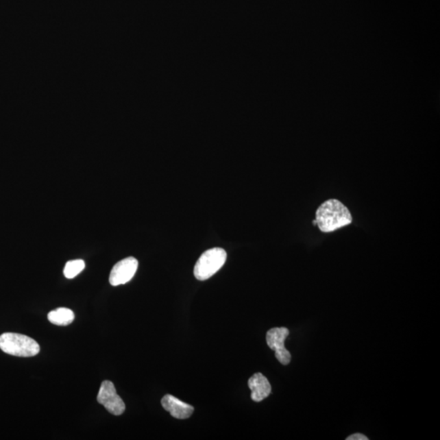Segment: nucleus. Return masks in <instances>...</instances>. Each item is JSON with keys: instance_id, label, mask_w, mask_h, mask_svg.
Returning <instances> with one entry per match:
<instances>
[{"instance_id": "f257e3e1", "label": "nucleus", "mask_w": 440, "mask_h": 440, "mask_svg": "<svg viewBox=\"0 0 440 440\" xmlns=\"http://www.w3.org/2000/svg\"><path fill=\"white\" fill-rule=\"evenodd\" d=\"M316 221L319 230L323 232H330L351 224L352 217L347 207L342 202L330 199L319 206Z\"/></svg>"}, {"instance_id": "f03ea898", "label": "nucleus", "mask_w": 440, "mask_h": 440, "mask_svg": "<svg viewBox=\"0 0 440 440\" xmlns=\"http://www.w3.org/2000/svg\"><path fill=\"white\" fill-rule=\"evenodd\" d=\"M0 349L8 355L32 357L40 351L36 340L21 334L4 333L0 335Z\"/></svg>"}, {"instance_id": "7ed1b4c3", "label": "nucleus", "mask_w": 440, "mask_h": 440, "mask_svg": "<svg viewBox=\"0 0 440 440\" xmlns=\"http://www.w3.org/2000/svg\"><path fill=\"white\" fill-rule=\"evenodd\" d=\"M227 253L222 248L206 250L194 267V276L198 280H206L217 273L225 264Z\"/></svg>"}, {"instance_id": "20e7f679", "label": "nucleus", "mask_w": 440, "mask_h": 440, "mask_svg": "<svg viewBox=\"0 0 440 440\" xmlns=\"http://www.w3.org/2000/svg\"><path fill=\"white\" fill-rule=\"evenodd\" d=\"M290 334L286 327L273 328L267 331L266 341L267 346L275 352V356L280 364L287 365L291 363V355L284 347V341Z\"/></svg>"}, {"instance_id": "39448f33", "label": "nucleus", "mask_w": 440, "mask_h": 440, "mask_svg": "<svg viewBox=\"0 0 440 440\" xmlns=\"http://www.w3.org/2000/svg\"><path fill=\"white\" fill-rule=\"evenodd\" d=\"M97 401L113 415H122L126 411V405L116 391L114 383L110 381L106 380L101 383Z\"/></svg>"}, {"instance_id": "423d86ee", "label": "nucleus", "mask_w": 440, "mask_h": 440, "mask_svg": "<svg viewBox=\"0 0 440 440\" xmlns=\"http://www.w3.org/2000/svg\"><path fill=\"white\" fill-rule=\"evenodd\" d=\"M136 258L128 257L119 261L112 269L110 276L111 286H118L126 284L133 278L138 269Z\"/></svg>"}, {"instance_id": "0eeeda50", "label": "nucleus", "mask_w": 440, "mask_h": 440, "mask_svg": "<svg viewBox=\"0 0 440 440\" xmlns=\"http://www.w3.org/2000/svg\"><path fill=\"white\" fill-rule=\"evenodd\" d=\"M164 409L177 419H187L192 416L194 408L171 395H166L161 400Z\"/></svg>"}, {"instance_id": "6e6552de", "label": "nucleus", "mask_w": 440, "mask_h": 440, "mask_svg": "<svg viewBox=\"0 0 440 440\" xmlns=\"http://www.w3.org/2000/svg\"><path fill=\"white\" fill-rule=\"evenodd\" d=\"M248 386L252 390V399L254 402H261L267 398L271 392V384L264 374H254L249 379Z\"/></svg>"}, {"instance_id": "1a4fd4ad", "label": "nucleus", "mask_w": 440, "mask_h": 440, "mask_svg": "<svg viewBox=\"0 0 440 440\" xmlns=\"http://www.w3.org/2000/svg\"><path fill=\"white\" fill-rule=\"evenodd\" d=\"M49 321L53 325L59 326H66L75 320V313L73 310L66 308H60L51 310L47 315Z\"/></svg>"}, {"instance_id": "9d476101", "label": "nucleus", "mask_w": 440, "mask_h": 440, "mask_svg": "<svg viewBox=\"0 0 440 440\" xmlns=\"http://www.w3.org/2000/svg\"><path fill=\"white\" fill-rule=\"evenodd\" d=\"M85 269V262L82 260H71L66 262L64 269V275L68 279L77 277Z\"/></svg>"}, {"instance_id": "9b49d317", "label": "nucleus", "mask_w": 440, "mask_h": 440, "mask_svg": "<svg viewBox=\"0 0 440 440\" xmlns=\"http://www.w3.org/2000/svg\"><path fill=\"white\" fill-rule=\"evenodd\" d=\"M347 440H369V438L363 434L356 433L347 437Z\"/></svg>"}]
</instances>
